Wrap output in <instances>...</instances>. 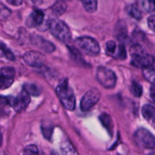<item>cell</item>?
Instances as JSON below:
<instances>
[{
    "label": "cell",
    "mask_w": 155,
    "mask_h": 155,
    "mask_svg": "<svg viewBox=\"0 0 155 155\" xmlns=\"http://www.w3.org/2000/svg\"><path fill=\"white\" fill-rule=\"evenodd\" d=\"M131 92L133 95L136 98H139L142 95V86H141L140 83H137L136 81H133L131 86Z\"/></svg>",
    "instance_id": "cell-18"
},
{
    "label": "cell",
    "mask_w": 155,
    "mask_h": 155,
    "mask_svg": "<svg viewBox=\"0 0 155 155\" xmlns=\"http://www.w3.org/2000/svg\"><path fill=\"white\" fill-rule=\"evenodd\" d=\"M5 58L9 61H15V57L12 51L7 47L4 42L0 41V58Z\"/></svg>",
    "instance_id": "cell-13"
},
{
    "label": "cell",
    "mask_w": 155,
    "mask_h": 155,
    "mask_svg": "<svg viewBox=\"0 0 155 155\" xmlns=\"http://www.w3.org/2000/svg\"><path fill=\"white\" fill-rule=\"evenodd\" d=\"M61 152L63 155H74L75 154V151L71 145V142L68 141H64V142H61L60 145Z\"/></svg>",
    "instance_id": "cell-15"
},
{
    "label": "cell",
    "mask_w": 155,
    "mask_h": 155,
    "mask_svg": "<svg viewBox=\"0 0 155 155\" xmlns=\"http://www.w3.org/2000/svg\"><path fill=\"white\" fill-rule=\"evenodd\" d=\"M153 58H154V62L155 63V52H154V56H153Z\"/></svg>",
    "instance_id": "cell-32"
},
{
    "label": "cell",
    "mask_w": 155,
    "mask_h": 155,
    "mask_svg": "<svg viewBox=\"0 0 155 155\" xmlns=\"http://www.w3.org/2000/svg\"><path fill=\"white\" fill-rule=\"evenodd\" d=\"M13 97H5L0 95V105H9L12 106L13 103Z\"/></svg>",
    "instance_id": "cell-26"
},
{
    "label": "cell",
    "mask_w": 155,
    "mask_h": 155,
    "mask_svg": "<svg viewBox=\"0 0 155 155\" xmlns=\"http://www.w3.org/2000/svg\"><path fill=\"white\" fill-rule=\"evenodd\" d=\"M100 120H101V123L104 125L105 128L107 129L110 133H112V129H113V124H112V120L110 119V116L106 114H103L100 116Z\"/></svg>",
    "instance_id": "cell-17"
},
{
    "label": "cell",
    "mask_w": 155,
    "mask_h": 155,
    "mask_svg": "<svg viewBox=\"0 0 155 155\" xmlns=\"http://www.w3.org/2000/svg\"><path fill=\"white\" fill-rule=\"evenodd\" d=\"M134 138L138 145L145 148H154L155 147V137L145 129H139L134 135Z\"/></svg>",
    "instance_id": "cell-7"
},
{
    "label": "cell",
    "mask_w": 155,
    "mask_h": 155,
    "mask_svg": "<svg viewBox=\"0 0 155 155\" xmlns=\"http://www.w3.org/2000/svg\"><path fill=\"white\" fill-rule=\"evenodd\" d=\"M15 71L13 68L5 67L0 68V89L10 87L15 80Z\"/></svg>",
    "instance_id": "cell-8"
},
{
    "label": "cell",
    "mask_w": 155,
    "mask_h": 155,
    "mask_svg": "<svg viewBox=\"0 0 155 155\" xmlns=\"http://www.w3.org/2000/svg\"><path fill=\"white\" fill-rule=\"evenodd\" d=\"M148 155H155V152H153V153H151V154H149Z\"/></svg>",
    "instance_id": "cell-33"
},
{
    "label": "cell",
    "mask_w": 155,
    "mask_h": 155,
    "mask_svg": "<svg viewBox=\"0 0 155 155\" xmlns=\"http://www.w3.org/2000/svg\"><path fill=\"white\" fill-rule=\"evenodd\" d=\"M130 14L133 18L136 20H140L142 18V13H141V11L139 10V8L136 5H133L131 6L130 10Z\"/></svg>",
    "instance_id": "cell-23"
},
{
    "label": "cell",
    "mask_w": 155,
    "mask_h": 155,
    "mask_svg": "<svg viewBox=\"0 0 155 155\" xmlns=\"http://www.w3.org/2000/svg\"><path fill=\"white\" fill-rule=\"evenodd\" d=\"M118 46L117 45L116 42H114V41H108V42L106 43V51L110 55H113L114 57L116 54L117 51Z\"/></svg>",
    "instance_id": "cell-20"
},
{
    "label": "cell",
    "mask_w": 155,
    "mask_h": 155,
    "mask_svg": "<svg viewBox=\"0 0 155 155\" xmlns=\"http://www.w3.org/2000/svg\"><path fill=\"white\" fill-rule=\"evenodd\" d=\"M67 9V4L64 1L56 2L52 6V11L57 15H61L64 13Z\"/></svg>",
    "instance_id": "cell-16"
},
{
    "label": "cell",
    "mask_w": 155,
    "mask_h": 155,
    "mask_svg": "<svg viewBox=\"0 0 155 155\" xmlns=\"http://www.w3.org/2000/svg\"><path fill=\"white\" fill-rule=\"evenodd\" d=\"M153 126H154V129H155V118L154 120H153Z\"/></svg>",
    "instance_id": "cell-31"
},
{
    "label": "cell",
    "mask_w": 155,
    "mask_h": 155,
    "mask_svg": "<svg viewBox=\"0 0 155 155\" xmlns=\"http://www.w3.org/2000/svg\"><path fill=\"white\" fill-rule=\"evenodd\" d=\"M101 98V93L98 89H91L87 91L80 101V108L83 111H88L93 107Z\"/></svg>",
    "instance_id": "cell-6"
},
{
    "label": "cell",
    "mask_w": 155,
    "mask_h": 155,
    "mask_svg": "<svg viewBox=\"0 0 155 155\" xmlns=\"http://www.w3.org/2000/svg\"><path fill=\"white\" fill-rule=\"evenodd\" d=\"M39 152L37 147L34 145H30L26 147L24 155H36Z\"/></svg>",
    "instance_id": "cell-25"
},
{
    "label": "cell",
    "mask_w": 155,
    "mask_h": 155,
    "mask_svg": "<svg viewBox=\"0 0 155 155\" xmlns=\"http://www.w3.org/2000/svg\"><path fill=\"white\" fill-rule=\"evenodd\" d=\"M114 57L116 58L120 59V60H125L127 58V51H126L125 47L123 44H120L118 45L117 51Z\"/></svg>",
    "instance_id": "cell-22"
},
{
    "label": "cell",
    "mask_w": 155,
    "mask_h": 155,
    "mask_svg": "<svg viewBox=\"0 0 155 155\" xmlns=\"http://www.w3.org/2000/svg\"><path fill=\"white\" fill-rule=\"evenodd\" d=\"M151 97L153 99V101H155V79L152 81L151 86Z\"/></svg>",
    "instance_id": "cell-29"
},
{
    "label": "cell",
    "mask_w": 155,
    "mask_h": 155,
    "mask_svg": "<svg viewBox=\"0 0 155 155\" xmlns=\"http://www.w3.org/2000/svg\"><path fill=\"white\" fill-rule=\"evenodd\" d=\"M142 7L148 12H155V1H143Z\"/></svg>",
    "instance_id": "cell-24"
},
{
    "label": "cell",
    "mask_w": 155,
    "mask_h": 155,
    "mask_svg": "<svg viewBox=\"0 0 155 155\" xmlns=\"http://www.w3.org/2000/svg\"><path fill=\"white\" fill-rule=\"evenodd\" d=\"M33 42L35 45L40 48L45 52L51 53L54 51V45L51 42L45 40L39 36H36L35 37H33Z\"/></svg>",
    "instance_id": "cell-12"
},
{
    "label": "cell",
    "mask_w": 155,
    "mask_h": 155,
    "mask_svg": "<svg viewBox=\"0 0 155 155\" xmlns=\"http://www.w3.org/2000/svg\"><path fill=\"white\" fill-rule=\"evenodd\" d=\"M7 2L8 3V4L13 5H15V6H18V5H20L22 4L23 2L22 1H18V0H12V1H10V0H8Z\"/></svg>",
    "instance_id": "cell-30"
},
{
    "label": "cell",
    "mask_w": 155,
    "mask_h": 155,
    "mask_svg": "<svg viewBox=\"0 0 155 155\" xmlns=\"http://www.w3.org/2000/svg\"><path fill=\"white\" fill-rule=\"evenodd\" d=\"M132 64L136 68H149L154 63L153 56L148 54L145 48L139 44L131 46L130 49Z\"/></svg>",
    "instance_id": "cell-1"
},
{
    "label": "cell",
    "mask_w": 155,
    "mask_h": 155,
    "mask_svg": "<svg viewBox=\"0 0 155 155\" xmlns=\"http://www.w3.org/2000/svg\"><path fill=\"white\" fill-rule=\"evenodd\" d=\"M42 134L45 136L46 139H49L51 138V133H52V127H45L44 125H42Z\"/></svg>",
    "instance_id": "cell-27"
},
{
    "label": "cell",
    "mask_w": 155,
    "mask_h": 155,
    "mask_svg": "<svg viewBox=\"0 0 155 155\" xmlns=\"http://www.w3.org/2000/svg\"><path fill=\"white\" fill-rule=\"evenodd\" d=\"M48 28L55 38L63 42H69L71 39V33L69 27L63 21L58 19L50 20Z\"/></svg>",
    "instance_id": "cell-3"
},
{
    "label": "cell",
    "mask_w": 155,
    "mask_h": 155,
    "mask_svg": "<svg viewBox=\"0 0 155 155\" xmlns=\"http://www.w3.org/2000/svg\"><path fill=\"white\" fill-rule=\"evenodd\" d=\"M30 102V94L23 89L21 92L18 95V96L13 98V103L12 106L14 110L16 112H22L25 110L28 106L29 103Z\"/></svg>",
    "instance_id": "cell-10"
},
{
    "label": "cell",
    "mask_w": 155,
    "mask_h": 155,
    "mask_svg": "<svg viewBox=\"0 0 155 155\" xmlns=\"http://www.w3.org/2000/svg\"><path fill=\"white\" fill-rule=\"evenodd\" d=\"M142 113L144 117L148 120L155 118V107L151 104H145L142 107Z\"/></svg>",
    "instance_id": "cell-14"
},
{
    "label": "cell",
    "mask_w": 155,
    "mask_h": 155,
    "mask_svg": "<svg viewBox=\"0 0 155 155\" xmlns=\"http://www.w3.org/2000/svg\"><path fill=\"white\" fill-rule=\"evenodd\" d=\"M84 8L89 12H94L97 10V5L98 2L95 0H90V1H83L82 2Z\"/></svg>",
    "instance_id": "cell-19"
},
{
    "label": "cell",
    "mask_w": 155,
    "mask_h": 155,
    "mask_svg": "<svg viewBox=\"0 0 155 155\" xmlns=\"http://www.w3.org/2000/svg\"><path fill=\"white\" fill-rule=\"evenodd\" d=\"M148 24L149 28L155 32V15H151L148 19Z\"/></svg>",
    "instance_id": "cell-28"
},
{
    "label": "cell",
    "mask_w": 155,
    "mask_h": 155,
    "mask_svg": "<svg viewBox=\"0 0 155 155\" xmlns=\"http://www.w3.org/2000/svg\"><path fill=\"white\" fill-rule=\"evenodd\" d=\"M24 61L29 66L33 68H40L45 64V58L39 51H30L24 54Z\"/></svg>",
    "instance_id": "cell-9"
},
{
    "label": "cell",
    "mask_w": 155,
    "mask_h": 155,
    "mask_svg": "<svg viewBox=\"0 0 155 155\" xmlns=\"http://www.w3.org/2000/svg\"><path fill=\"white\" fill-rule=\"evenodd\" d=\"M79 48L89 55H97L100 52V45L95 39L89 36H81L76 39Z\"/></svg>",
    "instance_id": "cell-5"
},
{
    "label": "cell",
    "mask_w": 155,
    "mask_h": 155,
    "mask_svg": "<svg viewBox=\"0 0 155 155\" xmlns=\"http://www.w3.org/2000/svg\"><path fill=\"white\" fill-rule=\"evenodd\" d=\"M56 94L61 103L68 110H74L76 107V98L68 80H64L56 87Z\"/></svg>",
    "instance_id": "cell-2"
},
{
    "label": "cell",
    "mask_w": 155,
    "mask_h": 155,
    "mask_svg": "<svg viewBox=\"0 0 155 155\" xmlns=\"http://www.w3.org/2000/svg\"><path fill=\"white\" fill-rule=\"evenodd\" d=\"M96 79L100 84L106 89H112L116 85L117 77L115 73L104 67H99L97 69Z\"/></svg>",
    "instance_id": "cell-4"
},
{
    "label": "cell",
    "mask_w": 155,
    "mask_h": 155,
    "mask_svg": "<svg viewBox=\"0 0 155 155\" xmlns=\"http://www.w3.org/2000/svg\"><path fill=\"white\" fill-rule=\"evenodd\" d=\"M44 20V13L41 10L35 9L29 16L27 21V25L30 27H36L42 24Z\"/></svg>",
    "instance_id": "cell-11"
},
{
    "label": "cell",
    "mask_w": 155,
    "mask_h": 155,
    "mask_svg": "<svg viewBox=\"0 0 155 155\" xmlns=\"http://www.w3.org/2000/svg\"><path fill=\"white\" fill-rule=\"evenodd\" d=\"M24 89L27 91L30 95H39L40 93V91L38 89L37 86H35L34 84H26L24 85Z\"/></svg>",
    "instance_id": "cell-21"
}]
</instances>
